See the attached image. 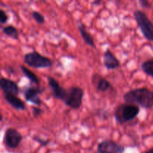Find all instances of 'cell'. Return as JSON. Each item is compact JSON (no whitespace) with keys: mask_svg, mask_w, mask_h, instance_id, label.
<instances>
[{"mask_svg":"<svg viewBox=\"0 0 153 153\" xmlns=\"http://www.w3.org/2000/svg\"><path fill=\"white\" fill-rule=\"evenodd\" d=\"M103 64L108 70H115L120 67V62L110 49H107L103 54Z\"/></svg>","mask_w":153,"mask_h":153,"instance_id":"cell-11","label":"cell"},{"mask_svg":"<svg viewBox=\"0 0 153 153\" xmlns=\"http://www.w3.org/2000/svg\"><path fill=\"white\" fill-rule=\"evenodd\" d=\"M32 17L34 18V20L36 21V22L38 24H43L45 22V17L44 16H43L42 14H40V12L38 11H36V10H34V11L32 12Z\"/></svg>","mask_w":153,"mask_h":153,"instance_id":"cell-18","label":"cell"},{"mask_svg":"<svg viewBox=\"0 0 153 153\" xmlns=\"http://www.w3.org/2000/svg\"><path fill=\"white\" fill-rule=\"evenodd\" d=\"M44 92V88L39 86H30L25 87L22 91L24 98L28 102L33 104L36 106H40L42 104V100L40 94Z\"/></svg>","mask_w":153,"mask_h":153,"instance_id":"cell-7","label":"cell"},{"mask_svg":"<svg viewBox=\"0 0 153 153\" xmlns=\"http://www.w3.org/2000/svg\"><path fill=\"white\" fill-rule=\"evenodd\" d=\"M19 68H20L21 71H22V73L23 74L24 76H25L26 78H28L31 83L35 84V85L37 86H40V80H39V78L37 77V76L34 73V72L30 70V69H28V68L25 67V66L23 65V64L19 66Z\"/></svg>","mask_w":153,"mask_h":153,"instance_id":"cell-15","label":"cell"},{"mask_svg":"<svg viewBox=\"0 0 153 153\" xmlns=\"http://www.w3.org/2000/svg\"><path fill=\"white\" fill-rule=\"evenodd\" d=\"M140 112L139 106L133 104L123 103L118 105L114 110V116L119 124H124L132 121Z\"/></svg>","mask_w":153,"mask_h":153,"instance_id":"cell-2","label":"cell"},{"mask_svg":"<svg viewBox=\"0 0 153 153\" xmlns=\"http://www.w3.org/2000/svg\"><path fill=\"white\" fill-rule=\"evenodd\" d=\"M25 64L33 68H48L53 65V62L48 57L39 53L37 51H32L25 53L23 56Z\"/></svg>","mask_w":153,"mask_h":153,"instance_id":"cell-4","label":"cell"},{"mask_svg":"<svg viewBox=\"0 0 153 153\" xmlns=\"http://www.w3.org/2000/svg\"><path fill=\"white\" fill-rule=\"evenodd\" d=\"M22 135L19 130L13 128H8L5 130L4 135V143L9 148H16L22 142Z\"/></svg>","mask_w":153,"mask_h":153,"instance_id":"cell-6","label":"cell"},{"mask_svg":"<svg viewBox=\"0 0 153 153\" xmlns=\"http://www.w3.org/2000/svg\"><path fill=\"white\" fill-rule=\"evenodd\" d=\"M8 15L7 14V13L4 10L1 9L0 10V22L1 24H6L7 22V21H8Z\"/></svg>","mask_w":153,"mask_h":153,"instance_id":"cell-20","label":"cell"},{"mask_svg":"<svg viewBox=\"0 0 153 153\" xmlns=\"http://www.w3.org/2000/svg\"><path fill=\"white\" fill-rule=\"evenodd\" d=\"M85 91L79 86H72L68 88V93L64 103L73 110H78L82 104Z\"/></svg>","mask_w":153,"mask_h":153,"instance_id":"cell-5","label":"cell"},{"mask_svg":"<svg viewBox=\"0 0 153 153\" xmlns=\"http://www.w3.org/2000/svg\"><path fill=\"white\" fill-rule=\"evenodd\" d=\"M99 153H124L125 147L111 140H105L97 146Z\"/></svg>","mask_w":153,"mask_h":153,"instance_id":"cell-8","label":"cell"},{"mask_svg":"<svg viewBox=\"0 0 153 153\" xmlns=\"http://www.w3.org/2000/svg\"><path fill=\"white\" fill-rule=\"evenodd\" d=\"M141 69L146 75L153 78V59H148L141 64Z\"/></svg>","mask_w":153,"mask_h":153,"instance_id":"cell-17","label":"cell"},{"mask_svg":"<svg viewBox=\"0 0 153 153\" xmlns=\"http://www.w3.org/2000/svg\"><path fill=\"white\" fill-rule=\"evenodd\" d=\"M144 153H153V148H150V149H149L148 151H146V152H144Z\"/></svg>","mask_w":153,"mask_h":153,"instance_id":"cell-24","label":"cell"},{"mask_svg":"<svg viewBox=\"0 0 153 153\" xmlns=\"http://www.w3.org/2000/svg\"><path fill=\"white\" fill-rule=\"evenodd\" d=\"M47 81L48 84H49V87H50L51 90H52L54 98L59 99V100H62L64 102L66 97H67V93H68V89H66L65 88L61 86L60 85L59 82L55 78L52 77V76H48Z\"/></svg>","mask_w":153,"mask_h":153,"instance_id":"cell-9","label":"cell"},{"mask_svg":"<svg viewBox=\"0 0 153 153\" xmlns=\"http://www.w3.org/2000/svg\"><path fill=\"white\" fill-rule=\"evenodd\" d=\"M31 111H32L33 116H34V118H37L38 117H40L43 112V110H42L41 108L38 107V106H32V108H31Z\"/></svg>","mask_w":153,"mask_h":153,"instance_id":"cell-19","label":"cell"},{"mask_svg":"<svg viewBox=\"0 0 153 153\" xmlns=\"http://www.w3.org/2000/svg\"><path fill=\"white\" fill-rule=\"evenodd\" d=\"M33 139H34V140H35L36 142H39L40 145L43 146H45L47 145L49 142V140H43V139H41V138L38 137V136H34V138H33Z\"/></svg>","mask_w":153,"mask_h":153,"instance_id":"cell-21","label":"cell"},{"mask_svg":"<svg viewBox=\"0 0 153 153\" xmlns=\"http://www.w3.org/2000/svg\"><path fill=\"white\" fill-rule=\"evenodd\" d=\"M91 83L93 86L101 92H105L112 88V85L107 79L99 74H94L91 76Z\"/></svg>","mask_w":153,"mask_h":153,"instance_id":"cell-10","label":"cell"},{"mask_svg":"<svg viewBox=\"0 0 153 153\" xmlns=\"http://www.w3.org/2000/svg\"><path fill=\"white\" fill-rule=\"evenodd\" d=\"M125 103L133 104L144 109L153 107V91L148 87H140L128 90L124 94Z\"/></svg>","mask_w":153,"mask_h":153,"instance_id":"cell-1","label":"cell"},{"mask_svg":"<svg viewBox=\"0 0 153 153\" xmlns=\"http://www.w3.org/2000/svg\"><path fill=\"white\" fill-rule=\"evenodd\" d=\"M0 88L3 94H12L18 95L19 93V88L17 83L8 78L1 77L0 79Z\"/></svg>","mask_w":153,"mask_h":153,"instance_id":"cell-12","label":"cell"},{"mask_svg":"<svg viewBox=\"0 0 153 153\" xmlns=\"http://www.w3.org/2000/svg\"><path fill=\"white\" fill-rule=\"evenodd\" d=\"M140 5L144 8H150V4H149V0H139Z\"/></svg>","mask_w":153,"mask_h":153,"instance_id":"cell-22","label":"cell"},{"mask_svg":"<svg viewBox=\"0 0 153 153\" xmlns=\"http://www.w3.org/2000/svg\"><path fill=\"white\" fill-rule=\"evenodd\" d=\"M1 32L4 34L7 37L13 39V40H18L19 39V32L17 28L12 25L5 26L1 28Z\"/></svg>","mask_w":153,"mask_h":153,"instance_id":"cell-16","label":"cell"},{"mask_svg":"<svg viewBox=\"0 0 153 153\" xmlns=\"http://www.w3.org/2000/svg\"><path fill=\"white\" fill-rule=\"evenodd\" d=\"M134 20L142 34L146 40L153 42V22L145 12L137 10L134 13Z\"/></svg>","mask_w":153,"mask_h":153,"instance_id":"cell-3","label":"cell"},{"mask_svg":"<svg viewBox=\"0 0 153 153\" xmlns=\"http://www.w3.org/2000/svg\"><path fill=\"white\" fill-rule=\"evenodd\" d=\"M101 2H102V0H94L93 4H95V5H99V4H101Z\"/></svg>","mask_w":153,"mask_h":153,"instance_id":"cell-23","label":"cell"},{"mask_svg":"<svg viewBox=\"0 0 153 153\" xmlns=\"http://www.w3.org/2000/svg\"><path fill=\"white\" fill-rule=\"evenodd\" d=\"M77 26L78 28H79V32H80L81 34V37H82L83 41L85 42L87 45H88V46L95 48L96 44L95 42H94V38H93L92 35L87 31L86 26L84 23H82V22H79V23L77 24Z\"/></svg>","mask_w":153,"mask_h":153,"instance_id":"cell-14","label":"cell"},{"mask_svg":"<svg viewBox=\"0 0 153 153\" xmlns=\"http://www.w3.org/2000/svg\"><path fill=\"white\" fill-rule=\"evenodd\" d=\"M3 97L5 101L16 110L22 111L25 110V104L20 98L18 97V95L12 94H3Z\"/></svg>","mask_w":153,"mask_h":153,"instance_id":"cell-13","label":"cell"}]
</instances>
